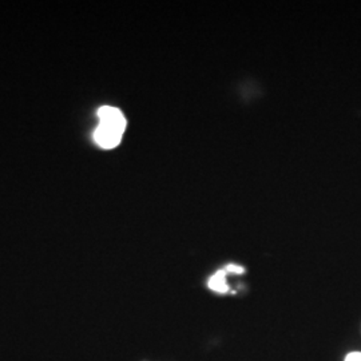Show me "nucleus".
<instances>
[{
	"label": "nucleus",
	"mask_w": 361,
	"mask_h": 361,
	"mask_svg": "<svg viewBox=\"0 0 361 361\" xmlns=\"http://www.w3.org/2000/svg\"><path fill=\"white\" fill-rule=\"evenodd\" d=\"M98 118H99V123H102L104 126H109L122 134L125 133L126 119L121 113V110H118L116 107H111V106L101 107L98 110Z\"/></svg>",
	"instance_id": "f257e3e1"
},
{
	"label": "nucleus",
	"mask_w": 361,
	"mask_h": 361,
	"mask_svg": "<svg viewBox=\"0 0 361 361\" xmlns=\"http://www.w3.org/2000/svg\"><path fill=\"white\" fill-rule=\"evenodd\" d=\"M122 135V133L99 123L94 133V140L104 149H114L121 142Z\"/></svg>",
	"instance_id": "f03ea898"
},
{
	"label": "nucleus",
	"mask_w": 361,
	"mask_h": 361,
	"mask_svg": "<svg viewBox=\"0 0 361 361\" xmlns=\"http://www.w3.org/2000/svg\"><path fill=\"white\" fill-rule=\"evenodd\" d=\"M209 288L219 293H226L229 290V286L226 284V271H217L213 274L209 280Z\"/></svg>",
	"instance_id": "7ed1b4c3"
},
{
	"label": "nucleus",
	"mask_w": 361,
	"mask_h": 361,
	"mask_svg": "<svg viewBox=\"0 0 361 361\" xmlns=\"http://www.w3.org/2000/svg\"><path fill=\"white\" fill-rule=\"evenodd\" d=\"M225 271H226V273L241 274V273H244V268H243V267H238V265H234V264H231V265H228V267L225 268Z\"/></svg>",
	"instance_id": "20e7f679"
},
{
	"label": "nucleus",
	"mask_w": 361,
	"mask_h": 361,
	"mask_svg": "<svg viewBox=\"0 0 361 361\" xmlns=\"http://www.w3.org/2000/svg\"><path fill=\"white\" fill-rule=\"evenodd\" d=\"M345 361H361L360 352H353V353H349L348 356L345 357Z\"/></svg>",
	"instance_id": "39448f33"
}]
</instances>
